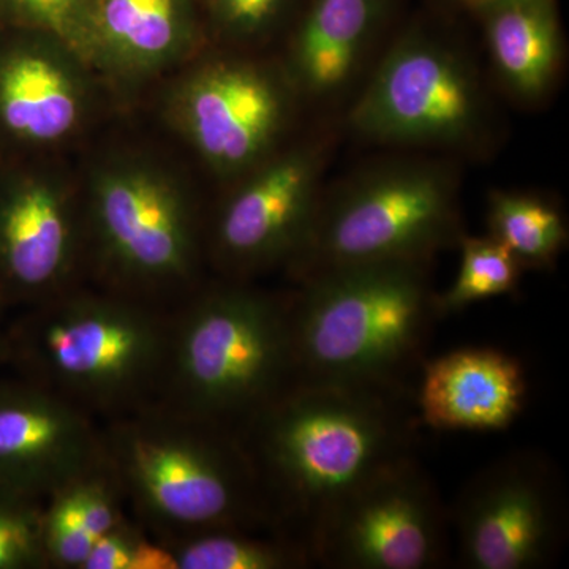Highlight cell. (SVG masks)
<instances>
[{"label": "cell", "instance_id": "484cf974", "mask_svg": "<svg viewBox=\"0 0 569 569\" xmlns=\"http://www.w3.org/2000/svg\"><path fill=\"white\" fill-rule=\"evenodd\" d=\"M43 503L37 498L0 489V569H48Z\"/></svg>", "mask_w": 569, "mask_h": 569}, {"label": "cell", "instance_id": "4316f807", "mask_svg": "<svg viewBox=\"0 0 569 569\" xmlns=\"http://www.w3.org/2000/svg\"><path fill=\"white\" fill-rule=\"evenodd\" d=\"M81 569H178L173 552L127 516L97 539Z\"/></svg>", "mask_w": 569, "mask_h": 569}, {"label": "cell", "instance_id": "9c48e42d", "mask_svg": "<svg viewBox=\"0 0 569 569\" xmlns=\"http://www.w3.org/2000/svg\"><path fill=\"white\" fill-rule=\"evenodd\" d=\"M336 133H316L284 142L242 176L206 227V260L217 277L254 282L287 269L316 217Z\"/></svg>", "mask_w": 569, "mask_h": 569}, {"label": "cell", "instance_id": "cb8c5ba5", "mask_svg": "<svg viewBox=\"0 0 569 569\" xmlns=\"http://www.w3.org/2000/svg\"><path fill=\"white\" fill-rule=\"evenodd\" d=\"M84 475L71 479L44 500L43 546L48 569H81L96 545V533L86 516Z\"/></svg>", "mask_w": 569, "mask_h": 569}, {"label": "cell", "instance_id": "30bf717a", "mask_svg": "<svg viewBox=\"0 0 569 569\" xmlns=\"http://www.w3.org/2000/svg\"><path fill=\"white\" fill-rule=\"evenodd\" d=\"M301 100L282 62L227 51L198 63L176 86L170 116L209 170L238 181L282 148Z\"/></svg>", "mask_w": 569, "mask_h": 569}, {"label": "cell", "instance_id": "e0dca14e", "mask_svg": "<svg viewBox=\"0 0 569 569\" xmlns=\"http://www.w3.org/2000/svg\"><path fill=\"white\" fill-rule=\"evenodd\" d=\"M203 29L197 0H89L86 61L142 80L192 58Z\"/></svg>", "mask_w": 569, "mask_h": 569}, {"label": "cell", "instance_id": "277c9868", "mask_svg": "<svg viewBox=\"0 0 569 569\" xmlns=\"http://www.w3.org/2000/svg\"><path fill=\"white\" fill-rule=\"evenodd\" d=\"M127 511L162 542L211 530L277 531L238 433L153 402L102 421Z\"/></svg>", "mask_w": 569, "mask_h": 569}, {"label": "cell", "instance_id": "ba28073f", "mask_svg": "<svg viewBox=\"0 0 569 569\" xmlns=\"http://www.w3.org/2000/svg\"><path fill=\"white\" fill-rule=\"evenodd\" d=\"M82 208L92 284L174 309L206 282V223L192 194L140 156L93 171Z\"/></svg>", "mask_w": 569, "mask_h": 569}, {"label": "cell", "instance_id": "ffe728a7", "mask_svg": "<svg viewBox=\"0 0 569 569\" xmlns=\"http://www.w3.org/2000/svg\"><path fill=\"white\" fill-rule=\"evenodd\" d=\"M488 234L523 271H550L568 246L563 208L549 194L493 189L488 193Z\"/></svg>", "mask_w": 569, "mask_h": 569}, {"label": "cell", "instance_id": "4fadbf2b", "mask_svg": "<svg viewBox=\"0 0 569 569\" xmlns=\"http://www.w3.org/2000/svg\"><path fill=\"white\" fill-rule=\"evenodd\" d=\"M82 208L40 168L0 162V312L26 309L82 282Z\"/></svg>", "mask_w": 569, "mask_h": 569}, {"label": "cell", "instance_id": "8992f818", "mask_svg": "<svg viewBox=\"0 0 569 569\" xmlns=\"http://www.w3.org/2000/svg\"><path fill=\"white\" fill-rule=\"evenodd\" d=\"M422 14L399 24L343 118L359 140L449 159H488L500 144L493 82L455 29Z\"/></svg>", "mask_w": 569, "mask_h": 569}, {"label": "cell", "instance_id": "5b68a950", "mask_svg": "<svg viewBox=\"0 0 569 569\" xmlns=\"http://www.w3.org/2000/svg\"><path fill=\"white\" fill-rule=\"evenodd\" d=\"M296 380L287 291L217 277L171 310L157 403L238 432Z\"/></svg>", "mask_w": 569, "mask_h": 569}, {"label": "cell", "instance_id": "5bb4252c", "mask_svg": "<svg viewBox=\"0 0 569 569\" xmlns=\"http://www.w3.org/2000/svg\"><path fill=\"white\" fill-rule=\"evenodd\" d=\"M102 463L99 419L28 378L0 377V489L44 501Z\"/></svg>", "mask_w": 569, "mask_h": 569}, {"label": "cell", "instance_id": "6da1fadb", "mask_svg": "<svg viewBox=\"0 0 569 569\" xmlns=\"http://www.w3.org/2000/svg\"><path fill=\"white\" fill-rule=\"evenodd\" d=\"M419 425L413 395L296 380L236 433L277 531L310 552L343 497L417 455Z\"/></svg>", "mask_w": 569, "mask_h": 569}, {"label": "cell", "instance_id": "f1b7e54d", "mask_svg": "<svg viewBox=\"0 0 569 569\" xmlns=\"http://www.w3.org/2000/svg\"><path fill=\"white\" fill-rule=\"evenodd\" d=\"M6 366V351H3L2 335H0V369Z\"/></svg>", "mask_w": 569, "mask_h": 569}, {"label": "cell", "instance_id": "603a6c76", "mask_svg": "<svg viewBox=\"0 0 569 569\" xmlns=\"http://www.w3.org/2000/svg\"><path fill=\"white\" fill-rule=\"evenodd\" d=\"M307 0H206L213 36L231 51L252 52L288 36Z\"/></svg>", "mask_w": 569, "mask_h": 569}, {"label": "cell", "instance_id": "52a82bcc", "mask_svg": "<svg viewBox=\"0 0 569 569\" xmlns=\"http://www.w3.org/2000/svg\"><path fill=\"white\" fill-rule=\"evenodd\" d=\"M466 233L458 160L383 157L326 182L305 246L284 272L296 283L343 266L436 261Z\"/></svg>", "mask_w": 569, "mask_h": 569}, {"label": "cell", "instance_id": "d4e9b609", "mask_svg": "<svg viewBox=\"0 0 569 569\" xmlns=\"http://www.w3.org/2000/svg\"><path fill=\"white\" fill-rule=\"evenodd\" d=\"M89 0H0V29L43 33L86 63Z\"/></svg>", "mask_w": 569, "mask_h": 569}, {"label": "cell", "instance_id": "44dd1931", "mask_svg": "<svg viewBox=\"0 0 569 569\" xmlns=\"http://www.w3.org/2000/svg\"><path fill=\"white\" fill-rule=\"evenodd\" d=\"M178 569H305L313 567L309 549L276 531L211 530L164 542Z\"/></svg>", "mask_w": 569, "mask_h": 569}, {"label": "cell", "instance_id": "ac0fdd59", "mask_svg": "<svg viewBox=\"0 0 569 569\" xmlns=\"http://www.w3.org/2000/svg\"><path fill=\"white\" fill-rule=\"evenodd\" d=\"M415 389L421 425L436 430H503L526 408L529 383L515 356L459 348L426 359Z\"/></svg>", "mask_w": 569, "mask_h": 569}, {"label": "cell", "instance_id": "83f0119b", "mask_svg": "<svg viewBox=\"0 0 569 569\" xmlns=\"http://www.w3.org/2000/svg\"><path fill=\"white\" fill-rule=\"evenodd\" d=\"M489 0H426L427 11L451 22L473 20L477 11Z\"/></svg>", "mask_w": 569, "mask_h": 569}, {"label": "cell", "instance_id": "d6986e66", "mask_svg": "<svg viewBox=\"0 0 569 569\" xmlns=\"http://www.w3.org/2000/svg\"><path fill=\"white\" fill-rule=\"evenodd\" d=\"M471 21L481 29L498 93L523 108L548 102L565 61L559 0H489Z\"/></svg>", "mask_w": 569, "mask_h": 569}, {"label": "cell", "instance_id": "3957f363", "mask_svg": "<svg viewBox=\"0 0 569 569\" xmlns=\"http://www.w3.org/2000/svg\"><path fill=\"white\" fill-rule=\"evenodd\" d=\"M171 310L74 283L0 331L6 366L100 422L133 413L159 399Z\"/></svg>", "mask_w": 569, "mask_h": 569}, {"label": "cell", "instance_id": "7a4b0ae2", "mask_svg": "<svg viewBox=\"0 0 569 569\" xmlns=\"http://www.w3.org/2000/svg\"><path fill=\"white\" fill-rule=\"evenodd\" d=\"M433 261L343 266L287 291L298 380L413 395L441 320Z\"/></svg>", "mask_w": 569, "mask_h": 569}, {"label": "cell", "instance_id": "8fae6325", "mask_svg": "<svg viewBox=\"0 0 569 569\" xmlns=\"http://www.w3.org/2000/svg\"><path fill=\"white\" fill-rule=\"evenodd\" d=\"M449 519L462 568L552 567L568 541L563 477L545 452H509L468 479Z\"/></svg>", "mask_w": 569, "mask_h": 569}, {"label": "cell", "instance_id": "f546056e", "mask_svg": "<svg viewBox=\"0 0 569 569\" xmlns=\"http://www.w3.org/2000/svg\"><path fill=\"white\" fill-rule=\"evenodd\" d=\"M0 162H2V160H0Z\"/></svg>", "mask_w": 569, "mask_h": 569}, {"label": "cell", "instance_id": "7402d4cb", "mask_svg": "<svg viewBox=\"0 0 569 569\" xmlns=\"http://www.w3.org/2000/svg\"><path fill=\"white\" fill-rule=\"evenodd\" d=\"M460 268L455 282L448 290L437 293V309L441 318L462 312L468 306L515 295L518 291L522 266L516 258L486 236H470L460 239Z\"/></svg>", "mask_w": 569, "mask_h": 569}, {"label": "cell", "instance_id": "7c38bea8", "mask_svg": "<svg viewBox=\"0 0 569 569\" xmlns=\"http://www.w3.org/2000/svg\"><path fill=\"white\" fill-rule=\"evenodd\" d=\"M313 563L332 569H436L451 553V519L417 455L356 486L310 542Z\"/></svg>", "mask_w": 569, "mask_h": 569}, {"label": "cell", "instance_id": "2e32d148", "mask_svg": "<svg viewBox=\"0 0 569 569\" xmlns=\"http://www.w3.org/2000/svg\"><path fill=\"white\" fill-rule=\"evenodd\" d=\"M403 3L307 0L280 61L302 108L346 111L399 28Z\"/></svg>", "mask_w": 569, "mask_h": 569}, {"label": "cell", "instance_id": "9a60e30c", "mask_svg": "<svg viewBox=\"0 0 569 569\" xmlns=\"http://www.w3.org/2000/svg\"><path fill=\"white\" fill-rule=\"evenodd\" d=\"M89 70L61 41L0 29V160L80 132L91 108Z\"/></svg>", "mask_w": 569, "mask_h": 569}]
</instances>
